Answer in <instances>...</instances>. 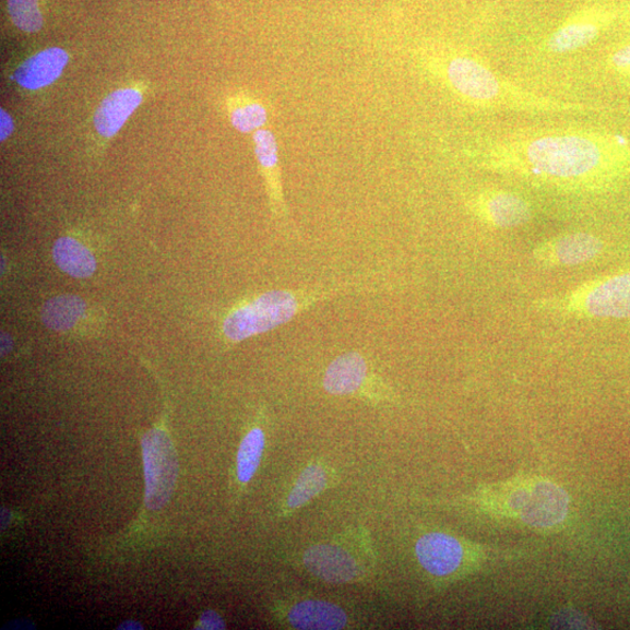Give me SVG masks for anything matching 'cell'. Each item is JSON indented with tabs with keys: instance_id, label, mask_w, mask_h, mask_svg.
I'll return each instance as SVG.
<instances>
[{
	"instance_id": "484cf974",
	"label": "cell",
	"mask_w": 630,
	"mask_h": 630,
	"mask_svg": "<svg viewBox=\"0 0 630 630\" xmlns=\"http://www.w3.org/2000/svg\"><path fill=\"white\" fill-rule=\"evenodd\" d=\"M118 629H143V627L140 623L129 621L123 623L121 627H118Z\"/></svg>"
},
{
	"instance_id": "2e32d148",
	"label": "cell",
	"mask_w": 630,
	"mask_h": 630,
	"mask_svg": "<svg viewBox=\"0 0 630 630\" xmlns=\"http://www.w3.org/2000/svg\"><path fill=\"white\" fill-rule=\"evenodd\" d=\"M254 153L268 182L271 207L277 216H286V207L283 198L278 144L274 133L261 129L253 132Z\"/></svg>"
},
{
	"instance_id": "8fae6325",
	"label": "cell",
	"mask_w": 630,
	"mask_h": 630,
	"mask_svg": "<svg viewBox=\"0 0 630 630\" xmlns=\"http://www.w3.org/2000/svg\"><path fill=\"white\" fill-rule=\"evenodd\" d=\"M471 210L483 223L498 229L524 226L533 217L530 203L515 193L501 190H486L474 197Z\"/></svg>"
},
{
	"instance_id": "5b68a950",
	"label": "cell",
	"mask_w": 630,
	"mask_h": 630,
	"mask_svg": "<svg viewBox=\"0 0 630 630\" xmlns=\"http://www.w3.org/2000/svg\"><path fill=\"white\" fill-rule=\"evenodd\" d=\"M506 512L537 530H551L569 513L567 491L554 483L535 480L506 492Z\"/></svg>"
},
{
	"instance_id": "e0dca14e",
	"label": "cell",
	"mask_w": 630,
	"mask_h": 630,
	"mask_svg": "<svg viewBox=\"0 0 630 630\" xmlns=\"http://www.w3.org/2000/svg\"><path fill=\"white\" fill-rule=\"evenodd\" d=\"M332 483V472L328 466L312 462L299 474L285 502V514H293L300 508L309 504Z\"/></svg>"
},
{
	"instance_id": "8992f818",
	"label": "cell",
	"mask_w": 630,
	"mask_h": 630,
	"mask_svg": "<svg viewBox=\"0 0 630 630\" xmlns=\"http://www.w3.org/2000/svg\"><path fill=\"white\" fill-rule=\"evenodd\" d=\"M146 506L159 510L171 499L178 478V456L171 439L162 430L148 431L142 441Z\"/></svg>"
},
{
	"instance_id": "7c38bea8",
	"label": "cell",
	"mask_w": 630,
	"mask_h": 630,
	"mask_svg": "<svg viewBox=\"0 0 630 630\" xmlns=\"http://www.w3.org/2000/svg\"><path fill=\"white\" fill-rule=\"evenodd\" d=\"M416 555L424 570L438 578L454 575L467 556L465 545L444 533H430L419 538Z\"/></svg>"
},
{
	"instance_id": "ffe728a7",
	"label": "cell",
	"mask_w": 630,
	"mask_h": 630,
	"mask_svg": "<svg viewBox=\"0 0 630 630\" xmlns=\"http://www.w3.org/2000/svg\"><path fill=\"white\" fill-rule=\"evenodd\" d=\"M228 110L231 126L242 133L257 132L268 122L266 108L250 96L233 97Z\"/></svg>"
},
{
	"instance_id": "30bf717a",
	"label": "cell",
	"mask_w": 630,
	"mask_h": 630,
	"mask_svg": "<svg viewBox=\"0 0 630 630\" xmlns=\"http://www.w3.org/2000/svg\"><path fill=\"white\" fill-rule=\"evenodd\" d=\"M604 243L597 236L587 233L559 235L535 248V262L545 268L575 266L586 264L601 257Z\"/></svg>"
},
{
	"instance_id": "9a60e30c",
	"label": "cell",
	"mask_w": 630,
	"mask_h": 630,
	"mask_svg": "<svg viewBox=\"0 0 630 630\" xmlns=\"http://www.w3.org/2000/svg\"><path fill=\"white\" fill-rule=\"evenodd\" d=\"M286 621L295 629H344L348 625L347 613L340 606L321 601H302L289 606Z\"/></svg>"
},
{
	"instance_id": "5bb4252c",
	"label": "cell",
	"mask_w": 630,
	"mask_h": 630,
	"mask_svg": "<svg viewBox=\"0 0 630 630\" xmlns=\"http://www.w3.org/2000/svg\"><path fill=\"white\" fill-rule=\"evenodd\" d=\"M143 99V91L138 87L121 88L109 94L95 112L94 126L98 134L112 139L139 109Z\"/></svg>"
},
{
	"instance_id": "603a6c76",
	"label": "cell",
	"mask_w": 630,
	"mask_h": 630,
	"mask_svg": "<svg viewBox=\"0 0 630 630\" xmlns=\"http://www.w3.org/2000/svg\"><path fill=\"white\" fill-rule=\"evenodd\" d=\"M197 629H225V622L217 613L213 610H209L203 613L202 617L200 618L199 623L195 627Z\"/></svg>"
},
{
	"instance_id": "d4e9b609",
	"label": "cell",
	"mask_w": 630,
	"mask_h": 630,
	"mask_svg": "<svg viewBox=\"0 0 630 630\" xmlns=\"http://www.w3.org/2000/svg\"><path fill=\"white\" fill-rule=\"evenodd\" d=\"M14 131L12 117L3 108L0 109V141L5 142Z\"/></svg>"
},
{
	"instance_id": "4316f807",
	"label": "cell",
	"mask_w": 630,
	"mask_h": 630,
	"mask_svg": "<svg viewBox=\"0 0 630 630\" xmlns=\"http://www.w3.org/2000/svg\"><path fill=\"white\" fill-rule=\"evenodd\" d=\"M8 346H11V345H10V337L7 335V342H4V338L2 337V349H4V347H5L4 352H8L9 350Z\"/></svg>"
},
{
	"instance_id": "cb8c5ba5",
	"label": "cell",
	"mask_w": 630,
	"mask_h": 630,
	"mask_svg": "<svg viewBox=\"0 0 630 630\" xmlns=\"http://www.w3.org/2000/svg\"><path fill=\"white\" fill-rule=\"evenodd\" d=\"M610 63L620 71H630V45L617 50L610 58Z\"/></svg>"
},
{
	"instance_id": "ac0fdd59",
	"label": "cell",
	"mask_w": 630,
	"mask_h": 630,
	"mask_svg": "<svg viewBox=\"0 0 630 630\" xmlns=\"http://www.w3.org/2000/svg\"><path fill=\"white\" fill-rule=\"evenodd\" d=\"M54 260L64 274L74 278H90L96 270L92 251L72 237H61L54 247Z\"/></svg>"
},
{
	"instance_id": "277c9868",
	"label": "cell",
	"mask_w": 630,
	"mask_h": 630,
	"mask_svg": "<svg viewBox=\"0 0 630 630\" xmlns=\"http://www.w3.org/2000/svg\"><path fill=\"white\" fill-rule=\"evenodd\" d=\"M540 311L592 319L630 318V271L579 285L568 294L536 302Z\"/></svg>"
},
{
	"instance_id": "ba28073f",
	"label": "cell",
	"mask_w": 630,
	"mask_h": 630,
	"mask_svg": "<svg viewBox=\"0 0 630 630\" xmlns=\"http://www.w3.org/2000/svg\"><path fill=\"white\" fill-rule=\"evenodd\" d=\"M305 568L333 584H348L365 576L360 558L342 543L318 544L304 555Z\"/></svg>"
},
{
	"instance_id": "7a4b0ae2",
	"label": "cell",
	"mask_w": 630,
	"mask_h": 630,
	"mask_svg": "<svg viewBox=\"0 0 630 630\" xmlns=\"http://www.w3.org/2000/svg\"><path fill=\"white\" fill-rule=\"evenodd\" d=\"M369 286V281H356L306 289H272L230 312L224 321V334L229 342L241 343L285 325L319 302Z\"/></svg>"
},
{
	"instance_id": "52a82bcc",
	"label": "cell",
	"mask_w": 630,
	"mask_h": 630,
	"mask_svg": "<svg viewBox=\"0 0 630 630\" xmlns=\"http://www.w3.org/2000/svg\"><path fill=\"white\" fill-rule=\"evenodd\" d=\"M323 389L334 396H357L381 401L388 399L387 390L370 373L365 357L355 352L336 357L323 375Z\"/></svg>"
},
{
	"instance_id": "44dd1931",
	"label": "cell",
	"mask_w": 630,
	"mask_h": 630,
	"mask_svg": "<svg viewBox=\"0 0 630 630\" xmlns=\"http://www.w3.org/2000/svg\"><path fill=\"white\" fill-rule=\"evenodd\" d=\"M264 449V431L261 428H253L242 440L237 454V479L242 485L250 483L257 474Z\"/></svg>"
},
{
	"instance_id": "9c48e42d",
	"label": "cell",
	"mask_w": 630,
	"mask_h": 630,
	"mask_svg": "<svg viewBox=\"0 0 630 630\" xmlns=\"http://www.w3.org/2000/svg\"><path fill=\"white\" fill-rule=\"evenodd\" d=\"M613 19L611 12L601 8L578 11L552 32L547 47L556 55L574 52L597 39Z\"/></svg>"
},
{
	"instance_id": "4fadbf2b",
	"label": "cell",
	"mask_w": 630,
	"mask_h": 630,
	"mask_svg": "<svg viewBox=\"0 0 630 630\" xmlns=\"http://www.w3.org/2000/svg\"><path fill=\"white\" fill-rule=\"evenodd\" d=\"M68 62H70V56L64 49L46 48L16 68L13 79L26 91L44 90L62 75Z\"/></svg>"
},
{
	"instance_id": "7402d4cb",
	"label": "cell",
	"mask_w": 630,
	"mask_h": 630,
	"mask_svg": "<svg viewBox=\"0 0 630 630\" xmlns=\"http://www.w3.org/2000/svg\"><path fill=\"white\" fill-rule=\"evenodd\" d=\"M8 10L13 24L23 32L37 33L44 26L38 0H8Z\"/></svg>"
},
{
	"instance_id": "3957f363",
	"label": "cell",
	"mask_w": 630,
	"mask_h": 630,
	"mask_svg": "<svg viewBox=\"0 0 630 630\" xmlns=\"http://www.w3.org/2000/svg\"><path fill=\"white\" fill-rule=\"evenodd\" d=\"M450 87L471 104L485 108H519L537 110H563L570 106L559 105L519 91L507 83L484 63L469 57H454L445 68Z\"/></svg>"
},
{
	"instance_id": "d6986e66",
	"label": "cell",
	"mask_w": 630,
	"mask_h": 630,
	"mask_svg": "<svg viewBox=\"0 0 630 630\" xmlns=\"http://www.w3.org/2000/svg\"><path fill=\"white\" fill-rule=\"evenodd\" d=\"M86 312V302L78 296H59L48 300L41 309L44 325L57 332H66L76 325Z\"/></svg>"
},
{
	"instance_id": "6da1fadb",
	"label": "cell",
	"mask_w": 630,
	"mask_h": 630,
	"mask_svg": "<svg viewBox=\"0 0 630 630\" xmlns=\"http://www.w3.org/2000/svg\"><path fill=\"white\" fill-rule=\"evenodd\" d=\"M483 165L558 189H592L630 166V146L615 135L550 131L518 135L483 151Z\"/></svg>"
}]
</instances>
